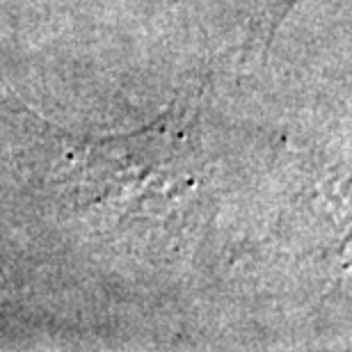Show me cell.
Wrapping results in <instances>:
<instances>
[{
	"instance_id": "1",
	"label": "cell",
	"mask_w": 352,
	"mask_h": 352,
	"mask_svg": "<svg viewBox=\"0 0 352 352\" xmlns=\"http://www.w3.org/2000/svg\"><path fill=\"white\" fill-rule=\"evenodd\" d=\"M300 0H252V23H250V37L252 44H261L267 48V44L274 37V30L281 23V19L286 16V12L291 10Z\"/></svg>"
}]
</instances>
